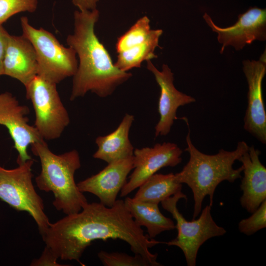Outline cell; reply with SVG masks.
I'll use <instances>...</instances> for the list:
<instances>
[{"mask_svg": "<svg viewBox=\"0 0 266 266\" xmlns=\"http://www.w3.org/2000/svg\"><path fill=\"white\" fill-rule=\"evenodd\" d=\"M110 238L127 242L134 254L141 255L152 266H162L157 261V254L152 253L149 249L164 242L144 233L122 200H117L111 207L100 202L88 203L80 211L50 223L42 237L58 259L75 260L82 265L80 259L93 241Z\"/></svg>", "mask_w": 266, "mask_h": 266, "instance_id": "obj_1", "label": "cell"}, {"mask_svg": "<svg viewBox=\"0 0 266 266\" xmlns=\"http://www.w3.org/2000/svg\"><path fill=\"white\" fill-rule=\"evenodd\" d=\"M97 9L76 10L74 13L73 32L66 37V43L79 59L78 67L72 76L70 100L84 97L91 91L100 98L111 95L132 74L119 70L95 33L99 18Z\"/></svg>", "mask_w": 266, "mask_h": 266, "instance_id": "obj_2", "label": "cell"}, {"mask_svg": "<svg viewBox=\"0 0 266 266\" xmlns=\"http://www.w3.org/2000/svg\"><path fill=\"white\" fill-rule=\"evenodd\" d=\"M183 119L188 127L186 137L187 147L185 150L189 153L190 158L182 170L174 175L177 182L187 184L193 192V219H195L201 212L202 203L206 196H209V205L212 206L215 190L221 182L226 180L233 183L241 178L242 166L234 169L233 165L248 150L249 146L245 141H241L237 143L233 151L221 149L214 155L204 154L192 143L188 120L185 117Z\"/></svg>", "mask_w": 266, "mask_h": 266, "instance_id": "obj_3", "label": "cell"}, {"mask_svg": "<svg viewBox=\"0 0 266 266\" xmlns=\"http://www.w3.org/2000/svg\"><path fill=\"white\" fill-rule=\"evenodd\" d=\"M31 146L41 164V171L35 178L38 189L52 192L53 205L57 210L66 215L80 211L88 202L74 179L75 171L81 167L78 152L73 149L57 155L50 150L44 139Z\"/></svg>", "mask_w": 266, "mask_h": 266, "instance_id": "obj_4", "label": "cell"}, {"mask_svg": "<svg viewBox=\"0 0 266 266\" xmlns=\"http://www.w3.org/2000/svg\"><path fill=\"white\" fill-rule=\"evenodd\" d=\"M20 23L22 35L31 42L35 51L37 75L57 84L75 74L78 62L73 49L64 46L46 30L33 27L26 16L20 18Z\"/></svg>", "mask_w": 266, "mask_h": 266, "instance_id": "obj_5", "label": "cell"}, {"mask_svg": "<svg viewBox=\"0 0 266 266\" xmlns=\"http://www.w3.org/2000/svg\"><path fill=\"white\" fill-rule=\"evenodd\" d=\"M34 160L18 163L13 169L0 166V200L18 211H26L35 222L42 237L51 223L44 211L43 201L32 182Z\"/></svg>", "mask_w": 266, "mask_h": 266, "instance_id": "obj_6", "label": "cell"}, {"mask_svg": "<svg viewBox=\"0 0 266 266\" xmlns=\"http://www.w3.org/2000/svg\"><path fill=\"white\" fill-rule=\"evenodd\" d=\"M187 199L182 191L161 201L163 208L169 212L175 220L177 235L173 239L164 243L179 247L183 252L187 266H195L200 247L208 239L226 233V230L218 226L211 214V206L207 205L197 220L188 221L179 211L177 204L179 200Z\"/></svg>", "mask_w": 266, "mask_h": 266, "instance_id": "obj_7", "label": "cell"}, {"mask_svg": "<svg viewBox=\"0 0 266 266\" xmlns=\"http://www.w3.org/2000/svg\"><path fill=\"white\" fill-rule=\"evenodd\" d=\"M26 95L35 112L34 127L44 140L59 138L70 123L57 84L36 75L26 86Z\"/></svg>", "mask_w": 266, "mask_h": 266, "instance_id": "obj_8", "label": "cell"}, {"mask_svg": "<svg viewBox=\"0 0 266 266\" xmlns=\"http://www.w3.org/2000/svg\"><path fill=\"white\" fill-rule=\"evenodd\" d=\"M182 153L176 144L171 142L157 143L153 147L134 150L133 171L121 190L120 196L124 197L130 194L162 168L179 164Z\"/></svg>", "mask_w": 266, "mask_h": 266, "instance_id": "obj_9", "label": "cell"}, {"mask_svg": "<svg viewBox=\"0 0 266 266\" xmlns=\"http://www.w3.org/2000/svg\"><path fill=\"white\" fill-rule=\"evenodd\" d=\"M29 112L28 107L21 104L11 93H0V125L5 127L13 141L18 153L17 163L32 159L28 146L43 139L34 126L29 124Z\"/></svg>", "mask_w": 266, "mask_h": 266, "instance_id": "obj_10", "label": "cell"}, {"mask_svg": "<svg viewBox=\"0 0 266 266\" xmlns=\"http://www.w3.org/2000/svg\"><path fill=\"white\" fill-rule=\"evenodd\" d=\"M203 18L213 32L218 33L217 39L222 44L220 53L228 46L240 50L255 40L266 39V10L256 6L250 7L238 15L237 21L233 26L221 28L205 13Z\"/></svg>", "mask_w": 266, "mask_h": 266, "instance_id": "obj_11", "label": "cell"}, {"mask_svg": "<svg viewBox=\"0 0 266 266\" xmlns=\"http://www.w3.org/2000/svg\"><path fill=\"white\" fill-rule=\"evenodd\" d=\"M243 71L248 83V104L244 117V129L263 144L266 143V112L262 81L266 73V53L258 61H243Z\"/></svg>", "mask_w": 266, "mask_h": 266, "instance_id": "obj_12", "label": "cell"}, {"mask_svg": "<svg viewBox=\"0 0 266 266\" xmlns=\"http://www.w3.org/2000/svg\"><path fill=\"white\" fill-rule=\"evenodd\" d=\"M147 68L154 74L160 88L158 102L160 119L155 128V137L166 135L169 133L174 120L177 119L178 108L195 102L196 99L176 89L173 84V73L167 65L163 64L162 70L160 71L151 60H148Z\"/></svg>", "mask_w": 266, "mask_h": 266, "instance_id": "obj_13", "label": "cell"}, {"mask_svg": "<svg viewBox=\"0 0 266 266\" xmlns=\"http://www.w3.org/2000/svg\"><path fill=\"white\" fill-rule=\"evenodd\" d=\"M133 169V156L108 163L99 172L79 182L77 185L81 192L92 194L99 199L100 203L111 207L116 202L118 194Z\"/></svg>", "mask_w": 266, "mask_h": 266, "instance_id": "obj_14", "label": "cell"}, {"mask_svg": "<svg viewBox=\"0 0 266 266\" xmlns=\"http://www.w3.org/2000/svg\"><path fill=\"white\" fill-rule=\"evenodd\" d=\"M260 154L261 151L252 145L238 160L242 163L244 173L240 185L243 192L240 203L251 213L266 200V168L260 160Z\"/></svg>", "mask_w": 266, "mask_h": 266, "instance_id": "obj_15", "label": "cell"}, {"mask_svg": "<svg viewBox=\"0 0 266 266\" xmlns=\"http://www.w3.org/2000/svg\"><path fill=\"white\" fill-rule=\"evenodd\" d=\"M37 74V61L31 42L23 35L9 34L3 64V75L26 86Z\"/></svg>", "mask_w": 266, "mask_h": 266, "instance_id": "obj_16", "label": "cell"}, {"mask_svg": "<svg viewBox=\"0 0 266 266\" xmlns=\"http://www.w3.org/2000/svg\"><path fill=\"white\" fill-rule=\"evenodd\" d=\"M134 120L133 115L127 113L115 131L97 137L95 142L98 149L93 158L109 163L133 156L134 148L129 139V132Z\"/></svg>", "mask_w": 266, "mask_h": 266, "instance_id": "obj_17", "label": "cell"}, {"mask_svg": "<svg viewBox=\"0 0 266 266\" xmlns=\"http://www.w3.org/2000/svg\"><path fill=\"white\" fill-rule=\"evenodd\" d=\"M124 204L135 222L147 229L148 235L154 238L161 233L175 229V225L169 218L160 211L158 204L136 200L127 197Z\"/></svg>", "mask_w": 266, "mask_h": 266, "instance_id": "obj_18", "label": "cell"}, {"mask_svg": "<svg viewBox=\"0 0 266 266\" xmlns=\"http://www.w3.org/2000/svg\"><path fill=\"white\" fill-rule=\"evenodd\" d=\"M182 184L177 182L173 173H155L138 188L133 198L140 201L158 204L181 191Z\"/></svg>", "mask_w": 266, "mask_h": 266, "instance_id": "obj_19", "label": "cell"}, {"mask_svg": "<svg viewBox=\"0 0 266 266\" xmlns=\"http://www.w3.org/2000/svg\"><path fill=\"white\" fill-rule=\"evenodd\" d=\"M162 33V30H152L149 37L144 42L118 53L114 65L119 70L127 72L133 68L140 67L145 61L157 58L154 51L157 47H160L159 40Z\"/></svg>", "mask_w": 266, "mask_h": 266, "instance_id": "obj_20", "label": "cell"}, {"mask_svg": "<svg viewBox=\"0 0 266 266\" xmlns=\"http://www.w3.org/2000/svg\"><path fill=\"white\" fill-rule=\"evenodd\" d=\"M151 31L148 17L144 16L140 18L118 37L115 46L117 52L119 53L144 42L149 37Z\"/></svg>", "mask_w": 266, "mask_h": 266, "instance_id": "obj_21", "label": "cell"}, {"mask_svg": "<svg viewBox=\"0 0 266 266\" xmlns=\"http://www.w3.org/2000/svg\"><path fill=\"white\" fill-rule=\"evenodd\" d=\"M98 257L104 266H152L147 259L139 254L133 256L124 253L101 250Z\"/></svg>", "mask_w": 266, "mask_h": 266, "instance_id": "obj_22", "label": "cell"}, {"mask_svg": "<svg viewBox=\"0 0 266 266\" xmlns=\"http://www.w3.org/2000/svg\"><path fill=\"white\" fill-rule=\"evenodd\" d=\"M38 3V0H0V25L18 13L35 12Z\"/></svg>", "mask_w": 266, "mask_h": 266, "instance_id": "obj_23", "label": "cell"}, {"mask_svg": "<svg viewBox=\"0 0 266 266\" xmlns=\"http://www.w3.org/2000/svg\"><path fill=\"white\" fill-rule=\"evenodd\" d=\"M239 232L251 235L266 227V200L249 217L240 220L238 223Z\"/></svg>", "mask_w": 266, "mask_h": 266, "instance_id": "obj_24", "label": "cell"}, {"mask_svg": "<svg viewBox=\"0 0 266 266\" xmlns=\"http://www.w3.org/2000/svg\"><path fill=\"white\" fill-rule=\"evenodd\" d=\"M58 259L51 250L45 246L41 256L38 259L33 260L31 266H62L57 263Z\"/></svg>", "mask_w": 266, "mask_h": 266, "instance_id": "obj_25", "label": "cell"}, {"mask_svg": "<svg viewBox=\"0 0 266 266\" xmlns=\"http://www.w3.org/2000/svg\"><path fill=\"white\" fill-rule=\"evenodd\" d=\"M9 34L2 25H0V76L3 75L4 60Z\"/></svg>", "mask_w": 266, "mask_h": 266, "instance_id": "obj_26", "label": "cell"}, {"mask_svg": "<svg viewBox=\"0 0 266 266\" xmlns=\"http://www.w3.org/2000/svg\"><path fill=\"white\" fill-rule=\"evenodd\" d=\"M99 1V0H72V2L79 10L86 11L97 9V4Z\"/></svg>", "mask_w": 266, "mask_h": 266, "instance_id": "obj_27", "label": "cell"}]
</instances>
